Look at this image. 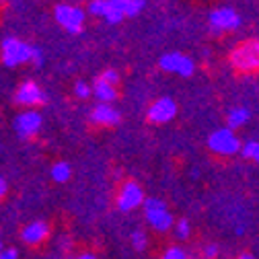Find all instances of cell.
Returning a JSON list of instances; mask_svg holds the SVG:
<instances>
[{
  "label": "cell",
  "instance_id": "cell-29",
  "mask_svg": "<svg viewBox=\"0 0 259 259\" xmlns=\"http://www.w3.org/2000/svg\"><path fill=\"white\" fill-rule=\"evenodd\" d=\"M7 193V183H5V179H0V198H3Z\"/></svg>",
  "mask_w": 259,
  "mask_h": 259
},
{
  "label": "cell",
  "instance_id": "cell-27",
  "mask_svg": "<svg viewBox=\"0 0 259 259\" xmlns=\"http://www.w3.org/2000/svg\"><path fill=\"white\" fill-rule=\"evenodd\" d=\"M206 259H214L216 255H218V247L216 245H210V247H206Z\"/></svg>",
  "mask_w": 259,
  "mask_h": 259
},
{
  "label": "cell",
  "instance_id": "cell-13",
  "mask_svg": "<svg viewBox=\"0 0 259 259\" xmlns=\"http://www.w3.org/2000/svg\"><path fill=\"white\" fill-rule=\"evenodd\" d=\"M91 119H93L95 123H101V125H115V123L119 121V113H117L113 107H109L107 103H101V105H97V107L93 109Z\"/></svg>",
  "mask_w": 259,
  "mask_h": 259
},
{
  "label": "cell",
  "instance_id": "cell-19",
  "mask_svg": "<svg viewBox=\"0 0 259 259\" xmlns=\"http://www.w3.org/2000/svg\"><path fill=\"white\" fill-rule=\"evenodd\" d=\"M146 7V0H130L127 9H125V17H138Z\"/></svg>",
  "mask_w": 259,
  "mask_h": 259
},
{
  "label": "cell",
  "instance_id": "cell-8",
  "mask_svg": "<svg viewBox=\"0 0 259 259\" xmlns=\"http://www.w3.org/2000/svg\"><path fill=\"white\" fill-rule=\"evenodd\" d=\"M210 25L214 31H235L241 25V17L235 9L222 7L210 13Z\"/></svg>",
  "mask_w": 259,
  "mask_h": 259
},
{
  "label": "cell",
  "instance_id": "cell-14",
  "mask_svg": "<svg viewBox=\"0 0 259 259\" xmlns=\"http://www.w3.org/2000/svg\"><path fill=\"white\" fill-rule=\"evenodd\" d=\"M127 3H130V0H107V7H105V13H103V19H105L107 23H111V25L121 23L123 17H125Z\"/></svg>",
  "mask_w": 259,
  "mask_h": 259
},
{
  "label": "cell",
  "instance_id": "cell-4",
  "mask_svg": "<svg viewBox=\"0 0 259 259\" xmlns=\"http://www.w3.org/2000/svg\"><path fill=\"white\" fill-rule=\"evenodd\" d=\"M208 144H210V148H212L216 154H222V156H231V154L239 152V148H241L239 138L235 136L233 130H229V127L216 130V132L210 136Z\"/></svg>",
  "mask_w": 259,
  "mask_h": 259
},
{
  "label": "cell",
  "instance_id": "cell-32",
  "mask_svg": "<svg viewBox=\"0 0 259 259\" xmlns=\"http://www.w3.org/2000/svg\"><path fill=\"white\" fill-rule=\"evenodd\" d=\"M0 251H3V243H0Z\"/></svg>",
  "mask_w": 259,
  "mask_h": 259
},
{
  "label": "cell",
  "instance_id": "cell-22",
  "mask_svg": "<svg viewBox=\"0 0 259 259\" xmlns=\"http://www.w3.org/2000/svg\"><path fill=\"white\" fill-rule=\"evenodd\" d=\"M132 243H134V247H136L138 251H142V249L146 247V235H144L142 231L132 233Z\"/></svg>",
  "mask_w": 259,
  "mask_h": 259
},
{
  "label": "cell",
  "instance_id": "cell-24",
  "mask_svg": "<svg viewBox=\"0 0 259 259\" xmlns=\"http://www.w3.org/2000/svg\"><path fill=\"white\" fill-rule=\"evenodd\" d=\"M163 259H185V253H183V249H179V247H171V249L163 255Z\"/></svg>",
  "mask_w": 259,
  "mask_h": 259
},
{
  "label": "cell",
  "instance_id": "cell-7",
  "mask_svg": "<svg viewBox=\"0 0 259 259\" xmlns=\"http://www.w3.org/2000/svg\"><path fill=\"white\" fill-rule=\"evenodd\" d=\"M142 202H144V191H142V187H140L138 183H134V181H127V183L121 187L119 196H117V208H119L121 212L134 210V208L142 206Z\"/></svg>",
  "mask_w": 259,
  "mask_h": 259
},
{
  "label": "cell",
  "instance_id": "cell-6",
  "mask_svg": "<svg viewBox=\"0 0 259 259\" xmlns=\"http://www.w3.org/2000/svg\"><path fill=\"white\" fill-rule=\"evenodd\" d=\"M160 68L165 72H173V74H179V76H191L193 74V60L187 58L185 54L181 52H169L160 58Z\"/></svg>",
  "mask_w": 259,
  "mask_h": 259
},
{
  "label": "cell",
  "instance_id": "cell-12",
  "mask_svg": "<svg viewBox=\"0 0 259 259\" xmlns=\"http://www.w3.org/2000/svg\"><path fill=\"white\" fill-rule=\"evenodd\" d=\"M21 237L29 245H37V243H41L48 237V224L46 222H31V224H27L23 229Z\"/></svg>",
  "mask_w": 259,
  "mask_h": 259
},
{
  "label": "cell",
  "instance_id": "cell-10",
  "mask_svg": "<svg viewBox=\"0 0 259 259\" xmlns=\"http://www.w3.org/2000/svg\"><path fill=\"white\" fill-rule=\"evenodd\" d=\"M39 127H41V115L37 111H25L15 119V130L21 138L35 136L39 132Z\"/></svg>",
  "mask_w": 259,
  "mask_h": 259
},
{
  "label": "cell",
  "instance_id": "cell-20",
  "mask_svg": "<svg viewBox=\"0 0 259 259\" xmlns=\"http://www.w3.org/2000/svg\"><path fill=\"white\" fill-rule=\"evenodd\" d=\"M105 7H107V0H91L89 3V13L95 15V17H103Z\"/></svg>",
  "mask_w": 259,
  "mask_h": 259
},
{
  "label": "cell",
  "instance_id": "cell-23",
  "mask_svg": "<svg viewBox=\"0 0 259 259\" xmlns=\"http://www.w3.org/2000/svg\"><path fill=\"white\" fill-rule=\"evenodd\" d=\"M177 237L179 239H187L189 237V222L187 220H179L177 222Z\"/></svg>",
  "mask_w": 259,
  "mask_h": 259
},
{
  "label": "cell",
  "instance_id": "cell-17",
  "mask_svg": "<svg viewBox=\"0 0 259 259\" xmlns=\"http://www.w3.org/2000/svg\"><path fill=\"white\" fill-rule=\"evenodd\" d=\"M52 177L58 181V183H64V181H68L70 177V167L66 163H56L52 167Z\"/></svg>",
  "mask_w": 259,
  "mask_h": 259
},
{
  "label": "cell",
  "instance_id": "cell-2",
  "mask_svg": "<svg viewBox=\"0 0 259 259\" xmlns=\"http://www.w3.org/2000/svg\"><path fill=\"white\" fill-rule=\"evenodd\" d=\"M56 23L68 33H80L84 27V11L74 5H58L54 11Z\"/></svg>",
  "mask_w": 259,
  "mask_h": 259
},
{
  "label": "cell",
  "instance_id": "cell-21",
  "mask_svg": "<svg viewBox=\"0 0 259 259\" xmlns=\"http://www.w3.org/2000/svg\"><path fill=\"white\" fill-rule=\"evenodd\" d=\"M29 62L33 64V66H41L44 64V54H41V50L39 48H31V56H29Z\"/></svg>",
  "mask_w": 259,
  "mask_h": 259
},
{
  "label": "cell",
  "instance_id": "cell-5",
  "mask_svg": "<svg viewBox=\"0 0 259 259\" xmlns=\"http://www.w3.org/2000/svg\"><path fill=\"white\" fill-rule=\"evenodd\" d=\"M31 56V46L17 39V37H7L3 41V62L7 66H19L23 62H29Z\"/></svg>",
  "mask_w": 259,
  "mask_h": 259
},
{
  "label": "cell",
  "instance_id": "cell-9",
  "mask_svg": "<svg viewBox=\"0 0 259 259\" xmlns=\"http://www.w3.org/2000/svg\"><path fill=\"white\" fill-rule=\"evenodd\" d=\"M177 113V105L175 101L171 99V97H160V99H156L150 109H148V119L152 123H167L175 117Z\"/></svg>",
  "mask_w": 259,
  "mask_h": 259
},
{
  "label": "cell",
  "instance_id": "cell-31",
  "mask_svg": "<svg viewBox=\"0 0 259 259\" xmlns=\"http://www.w3.org/2000/svg\"><path fill=\"white\" fill-rule=\"evenodd\" d=\"M239 259H255V257H253V255H247V253H245V255H241Z\"/></svg>",
  "mask_w": 259,
  "mask_h": 259
},
{
  "label": "cell",
  "instance_id": "cell-25",
  "mask_svg": "<svg viewBox=\"0 0 259 259\" xmlns=\"http://www.w3.org/2000/svg\"><path fill=\"white\" fill-rule=\"evenodd\" d=\"M74 91H76V97H80V99H87V97L91 95V87L84 84V82H76Z\"/></svg>",
  "mask_w": 259,
  "mask_h": 259
},
{
  "label": "cell",
  "instance_id": "cell-11",
  "mask_svg": "<svg viewBox=\"0 0 259 259\" xmlns=\"http://www.w3.org/2000/svg\"><path fill=\"white\" fill-rule=\"evenodd\" d=\"M15 99L19 105H25V107H35V105H41L44 103V91L33 82V80H27L19 87Z\"/></svg>",
  "mask_w": 259,
  "mask_h": 259
},
{
  "label": "cell",
  "instance_id": "cell-28",
  "mask_svg": "<svg viewBox=\"0 0 259 259\" xmlns=\"http://www.w3.org/2000/svg\"><path fill=\"white\" fill-rule=\"evenodd\" d=\"M0 259H17V251H15V249L0 251Z\"/></svg>",
  "mask_w": 259,
  "mask_h": 259
},
{
  "label": "cell",
  "instance_id": "cell-16",
  "mask_svg": "<svg viewBox=\"0 0 259 259\" xmlns=\"http://www.w3.org/2000/svg\"><path fill=\"white\" fill-rule=\"evenodd\" d=\"M249 121V111L245 107H237L229 113V117H226V123H229V130H237L241 125H245Z\"/></svg>",
  "mask_w": 259,
  "mask_h": 259
},
{
  "label": "cell",
  "instance_id": "cell-3",
  "mask_svg": "<svg viewBox=\"0 0 259 259\" xmlns=\"http://www.w3.org/2000/svg\"><path fill=\"white\" fill-rule=\"evenodd\" d=\"M142 204H144V216H146V220L154 226L156 231H169L171 229L173 216L169 214L165 202H160L156 198H148Z\"/></svg>",
  "mask_w": 259,
  "mask_h": 259
},
{
  "label": "cell",
  "instance_id": "cell-1",
  "mask_svg": "<svg viewBox=\"0 0 259 259\" xmlns=\"http://www.w3.org/2000/svg\"><path fill=\"white\" fill-rule=\"evenodd\" d=\"M231 64L239 72H253L259 66V46L257 39H249L239 44L231 52Z\"/></svg>",
  "mask_w": 259,
  "mask_h": 259
},
{
  "label": "cell",
  "instance_id": "cell-30",
  "mask_svg": "<svg viewBox=\"0 0 259 259\" xmlns=\"http://www.w3.org/2000/svg\"><path fill=\"white\" fill-rule=\"evenodd\" d=\"M76 259H95V255H91V253H84V255H80V257H76Z\"/></svg>",
  "mask_w": 259,
  "mask_h": 259
},
{
  "label": "cell",
  "instance_id": "cell-26",
  "mask_svg": "<svg viewBox=\"0 0 259 259\" xmlns=\"http://www.w3.org/2000/svg\"><path fill=\"white\" fill-rule=\"evenodd\" d=\"M101 78H103L105 82H109V84H113V87H115V84L119 82V76H117V72H115V70H105Z\"/></svg>",
  "mask_w": 259,
  "mask_h": 259
},
{
  "label": "cell",
  "instance_id": "cell-15",
  "mask_svg": "<svg viewBox=\"0 0 259 259\" xmlns=\"http://www.w3.org/2000/svg\"><path fill=\"white\" fill-rule=\"evenodd\" d=\"M93 93H95L97 99L103 101V103H109V101H113L115 97H117L115 87H113V84H109V82H105L101 76L95 80V84H93Z\"/></svg>",
  "mask_w": 259,
  "mask_h": 259
},
{
  "label": "cell",
  "instance_id": "cell-18",
  "mask_svg": "<svg viewBox=\"0 0 259 259\" xmlns=\"http://www.w3.org/2000/svg\"><path fill=\"white\" fill-rule=\"evenodd\" d=\"M239 150L243 152V156H245V158H251V160H257V158H259V144H257L255 140H251V142L243 144Z\"/></svg>",
  "mask_w": 259,
  "mask_h": 259
}]
</instances>
